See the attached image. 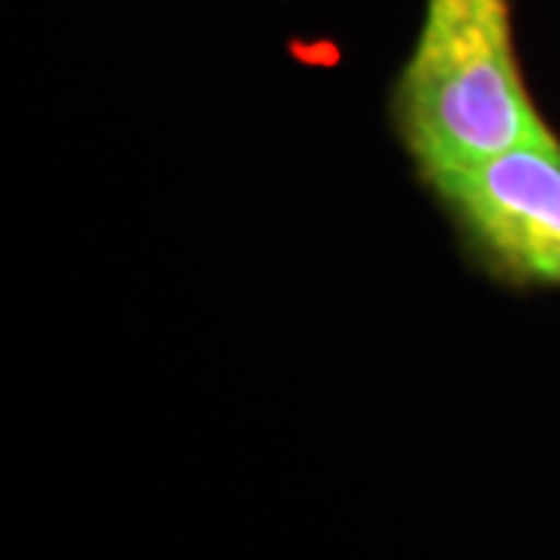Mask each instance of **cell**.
Instances as JSON below:
<instances>
[{
	"label": "cell",
	"mask_w": 560,
	"mask_h": 560,
	"mask_svg": "<svg viewBox=\"0 0 560 560\" xmlns=\"http://www.w3.org/2000/svg\"><path fill=\"white\" fill-rule=\"evenodd\" d=\"M393 119L423 180L558 135L523 81L511 0H427L393 91Z\"/></svg>",
	"instance_id": "obj_1"
},
{
	"label": "cell",
	"mask_w": 560,
	"mask_h": 560,
	"mask_svg": "<svg viewBox=\"0 0 560 560\" xmlns=\"http://www.w3.org/2000/svg\"><path fill=\"white\" fill-rule=\"evenodd\" d=\"M427 184L492 275L560 287V140L523 143Z\"/></svg>",
	"instance_id": "obj_2"
}]
</instances>
